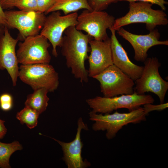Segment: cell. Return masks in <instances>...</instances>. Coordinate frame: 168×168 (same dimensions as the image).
Returning <instances> with one entry per match:
<instances>
[{"instance_id":"obj_1","label":"cell","mask_w":168,"mask_h":168,"mask_svg":"<svg viewBox=\"0 0 168 168\" xmlns=\"http://www.w3.org/2000/svg\"><path fill=\"white\" fill-rule=\"evenodd\" d=\"M64 33L61 52L65 59L66 65L76 79L82 83H87L89 76L85 62L88 59V53L91 50L89 41L93 38L77 30L74 26L68 27Z\"/></svg>"},{"instance_id":"obj_2","label":"cell","mask_w":168,"mask_h":168,"mask_svg":"<svg viewBox=\"0 0 168 168\" xmlns=\"http://www.w3.org/2000/svg\"><path fill=\"white\" fill-rule=\"evenodd\" d=\"M129 10L124 16L115 19L113 28L117 31L123 26L136 23L146 24L150 31L157 26H165L168 23L167 16L162 10H156L153 4L142 2H129Z\"/></svg>"},{"instance_id":"obj_3","label":"cell","mask_w":168,"mask_h":168,"mask_svg":"<svg viewBox=\"0 0 168 168\" xmlns=\"http://www.w3.org/2000/svg\"><path fill=\"white\" fill-rule=\"evenodd\" d=\"M89 116L90 119L95 122L92 126V129L96 131H106V137L110 140L115 137L124 126L145 121L147 115L143 108L140 107L127 113H120L116 111L112 114L103 115L91 111L89 113Z\"/></svg>"},{"instance_id":"obj_4","label":"cell","mask_w":168,"mask_h":168,"mask_svg":"<svg viewBox=\"0 0 168 168\" xmlns=\"http://www.w3.org/2000/svg\"><path fill=\"white\" fill-rule=\"evenodd\" d=\"M18 78L33 90L44 88L53 92L59 85L58 74L49 63L21 64Z\"/></svg>"},{"instance_id":"obj_5","label":"cell","mask_w":168,"mask_h":168,"mask_svg":"<svg viewBox=\"0 0 168 168\" xmlns=\"http://www.w3.org/2000/svg\"><path fill=\"white\" fill-rule=\"evenodd\" d=\"M155 100L149 95H139L135 91L130 95H122L113 97L96 96L86 100L92 112L102 114L110 113L114 110L125 108L131 111L142 105L153 104Z\"/></svg>"},{"instance_id":"obj_6","label":"cell","mask_w":168,"mask_h":168,"mask_svg":"<svg viewBox=\"0 0 168 168\" xmlns=\"http://www.w3.org/2000/svg\"><path fill=\"white\" fill-rule=\"evenodd\" d=\"M143 62L141 75L135 81L134 91L139 95L152 92L158 96L160 103H163L168 89V82L161 77L159 73L161 63L156 57L147 58Z\"/></svg>"},{"instance_id":"obj_7","label":"cell","mask_w":168,"mask_h":168,"mask_svg":"<svg viewBox=\"0 0 168 168\" xmlns=\"http://www.w3.org/2000/svg\"><path fill=\"white\" fill-rule=\"evenodd\" d=\"M92 78L99 82L100 91L105 97L130 95L134 91V81L114 64Z\"/></svg>"},{"instance_id":"obj_8","label":"cell","mask_w":168,"mask_h":168,"mask_svg":"<svg viewBox=\"0 0 168 168\" xmlns=\"http://www.w3.org/2000/svg\"><path fill=\"white\" fill-rule=\"evenodd\" d=\"M115 20L114 17L105 12L85 9L78 16L75 28L94 39L104 40L109 38L107 30L113 27Z\"/></svg>"},{"instance_id":"obj_9","label":"cell","mask_w":168,"mask_h":168,"mask_svg":"<svg viewBox=\"0 0 168 168\" xmlns=\"http://www.w3.org/2000/svg\"><path fill=\"white\" fill-rule=\"evenodd\" d=\"M6 26L9 29H16L19 36L26 37L39 34L43 26L46 16L38 11L26 12L21 10L4 11Z\"/></svg>"},{"instance_id":"obj_10","label":"cell","mask_w":168,"mask_h":168,"mask_svg":"<svg viewBox=\"0 0 168 168\" xmlns=\"http://www.w3.org/2000/svg\"><path fill=\"white\" fill-rule=\"evenodd\" d=\"M44 36L38 34L26 37L18 43L16 55L21 64L49 63L51 57L48 50L50 44Z\"/></svg>"},{"instance_id":"obj_11","label":"cell","mask_w":168,"mask_h":168,"mask_svg":"<svg viewBox=\"0 0 168 168\" xmlns=\"http://www.w3.org/2000/svg\"><path fill=\"white\" fill-rule=\"evenodd\" d=\"M78 16L77 13L75 12L62 16L60 11H56L46 16L40 34L52 44V53L55 57L58 56L57 47H61L63 33L68 27L77 25Z\"/></svg>"},{"instance_id":"obj_12","label":"cell","mask_w":168,"mask_h":168,"mask_svg":"<svg viewBox=\"0 0 168 168\" xmlns=\"http://www.w3.org/2000/svg\"><path fill=\"white\" fill-rule=\"evenodd\" d=\"M118 34L128 41L134 52V59L138 62H144L147 57V52L151 47L156 45H168V41H160V34L157 29L145 35L131 33L122 27L117 30Z\"/></svg>"},{"instance_id":"obj_13","label":"cell","mask_w":168,"mask_h":168,"mask_svg":"<svg viewBox=\"0 0 168 168\" xmlns=\"http://www.w3.org/2000/svg\"><path fill=\"white\" fill-rule=\"evenodd\" d=\"M19 40L13 38L8 28L4 26V33L0 35V70H7L14 86L16 85L19 70L15 50Z\"/></svg>"},{"instance_id":"obj_14","label":"cell","mask_w":168,"mask_h":168,"mask_svg":"<svg viewBox=\"0 0 168 168\" xmlns=\"http://www.w3.org/2000/svg\"><path fill=\"white\" fill-rule=\"evenodd\" d=\"M89 44L91 50L88 59V73L89 77H93L113 64L111 39L109 37L104 40H98L92 39L89 41Z\"/></svg>"},{"instance_id":"obj_15","label":"cell","mask_w":168,"mask_h":168,"mask_svg":"<svg viewBox=\"0 0 168 168\" xmlns=\"http://www.w3.org/2000/svg\"><path fill=\"white\" fill-rule=\"evenodd\" d=\"M75 138L71 142H66L52 138L61 146L63 154L62 159L68 168H85L91 165L87 160H84L82 156L83 144L81 140V133L82 129L89 130L87 125L80 117L78 120Z\"/></svg>"},{"instance_id":"obj_16","label":"cell","mask_w":168,"mask_h":168,"mask_svg":"<svg viewBox=\"0 0 168 168\" xmlns=\"http://www.w3.org/2000/svg\"><path fill=\"white\" fill-rule=\"evenodd\" d=\"M110 30L111 33V44L113 64L135 81L141 76L143 66L136 65L130 61L116 36L115 30L113 27Z\"/></svg>"},{"instance_id":"obj_17","label":"cell","mask_w":168,"mask_h":168,"mask_svg":"<svg viewBox=\"0 0 168 168\" xmlns=\"http://www.w3.org/2000/svg\"><path fill=\"white\" fill-rule=\"evenodd\" d=\"M81 9L92 10L87 0H56L55 3L45 13L47 14L54 11H62L65 15L77 12Z\"/></svg>"},{"instance_id":"obj_18","label":"cell","mask_w":168,"mask_h":168,"mask_svg":"<svg viewBox=\"0 0 168 168\" xmlns=\"http://www.w3.org/2000/svg\"><path fill=\"white\" fill-rule=\"evenodd\" d=\"M49 92L45 88L34 90L32 93L28 95L25 102V106L30 107L36 111L40 114L45 111L48 104Z\"/></svg>"},{"instance_id":"obj_19","label":"cell","mask_w":168,"mask_h":168,"mask_svg":"<svg viewBox=\"0 0 168 168\" xmlns=\"http://www.w3.org/2000/svg\"><path fill=\"white\" fill-rule=\"evenodd\" d=\"M22 146L19 142L15 141L11 143H4L0 141V167L10 168V158L15 151L21 150Z\"/></svg>"},{"instance_id":"obj_20","label":"cell","mask_w":168,"mask_h":168,"mask_svg":"<svg viewBox=\"0 0 168 168\" xmlns=\"http://www.w3.org/2000/svg\"><path fill=\"white\" fill-rule=\"evenodd\" d=\"M40 114L35 110L25 106L16 114V118L22 124H25L30 129L37 126Z\"/></svg>"},{"instance_id":"obj_21","label":"cell","mask_w":168,"mask_h":168,"mask_svg":"<svg viewBox=\"0 0 168 168\" xmlns=\"http://www.w3.org/2000/svg\"><path fill=\"white\" fill-rule=\"evenodd\" d=\"M14 7L22 11H37L36 0H18Z\"/></svg>"},{"instance_id":"obj_22","label":"cell","mask_w":168,"mask_h":168,"mask_svg":"<svg viewBox=\"0 0 168 168\" xmlns=\"http://www.w3.org/2000/svg\"><path fill=\"white\" fill-rule=\"evenodd\" d=\"M119 0H87L88 4L92 10L103 11L112 3Z\"/></svg>"},{"instance_id":"obj_23","label":"cell","mask_w":168,"mask_h":168,"mask_svg":"<svg viewBox=\"0 0 168 168\" xmlns=\"http://www.w3.org/2000/svg\"><path fill=\"white\" fill-rule=\"evenodd\" d=\"M13 106V98L12 95L7 93L0 96V108L4 111L11 110Z\"/></svg>"},{"instance_id":"obj_24","label":"cell","mask_w":168,"mask_h":168,"mask_svg":"<svg viewBox=\"0 0 168 168\" xmlns=\"http://www.w3.org/2000/svg\"><path fill=\"white\" fill-rule=\"evenodd\" d=\"M153 104L149 103L143 105L144 112L146 115L149 113L153 111H161L168 108V102L163 103H160V104L154 105Z\"/></svg>"},{"instance_id":"obj_25","label":"cell","mask_w":168,"mask_h":168,"mask_svg":"<svg viewBox=\"0 0 168 168\" xmlns=\"http://www.w3.org/2000/svg\"><path fill=\"white\" fill-rule=\"evenodd\" d=\"M37 11L45 13L55 3L56 0H36Z\"/></svg>"},{"instance_id":"obj_26","label":"cell","mask_w":168,"mask_h":168,"mask_svg":"<svg viewBox=\"0 0 168 168\" xmlns=\"http://www.w3.org/2000/svg\"><path fill=\"white\" fill-rule=\"evenodd\" d=\"M119 1H126L129 2L138 1L148 2L159 6L162 10L164 11L166 9L165 5L168 4V2L166 0H119Z\"/></svg>"},{"instance_id":"obj_27","label":"cell","mask_w":168,"mask_h":168,"mask_svg":"<svg viewBox=\"0 0 168 168\" xmlns=\"http://www.w3.org/2000/svg\"><path fill=\"white\" fill-rule=\"evenodd\" d=\"M18 0H0V3L3 9H6L13 8Z\"/></svg>"},{"instance_id":"obj_28","label":"cell","mask_w":168,"mask_h":168,"mask_svg":"<svg viewBox=\"0 0 168 168\" xmlns=\"http://www.w3.org/2000/svg\"><path fill=\"white\" fill-rule=\"evenodd\" d=\"M5 121L0 119V139H2L7 132V129L4 125Z\"/></svg>"},{"instance_id":"obj_29","label":"cell","mask_w":168,"mask_h":168,"mask_svg":"<svg viewBox=\"0 0 168 168\" xmlns=\"http://www.w3.org/2000/svg\"><path fill=\"white\" fill-rule=\"evenodd\" d=\"M3 9L0 3V27H4L6 26L5 16Z\"/></svg>"},{"instance_id":"obj_30","label":"cell","mask_w":168,"mask_h":168,"mask_svg":"<svg viewBox=\"0 0 168 168\" xmlns=\"http://www.w3.org/2000/svg\"><path fill=\"white\" fill-rule=\"evenodd\" d=\"M4 27H0V35L4 33Z\"/></svg>"}]
</instances>
